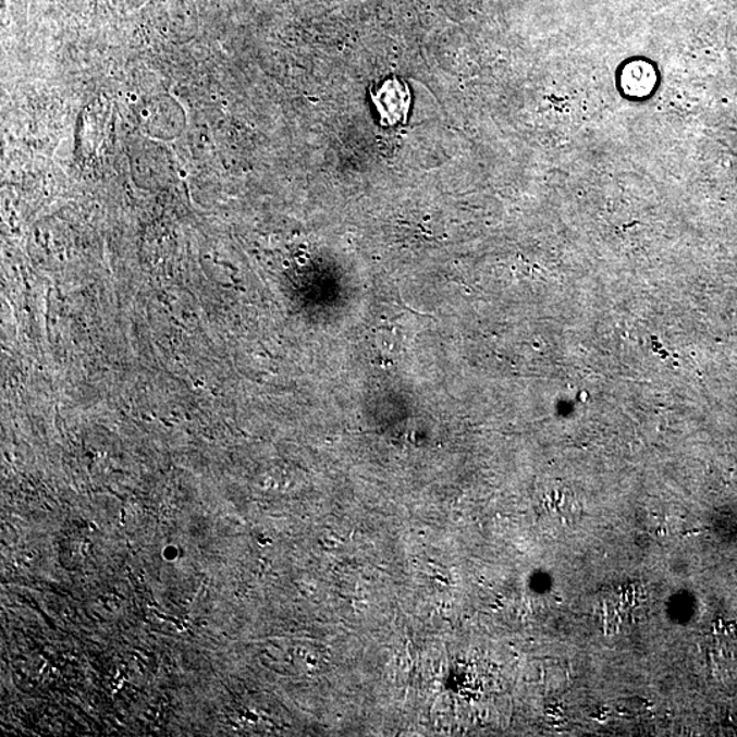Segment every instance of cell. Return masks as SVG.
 <instances>
[{
	"label": "cell",
	"instance_id": "obj_1",
	"mask_svg": "<svg viewBox=\"0 0 737 737\" xmlns=\"http://www.w3.org/2000/svg\"><path fill=\"white\" fill-rule=\"evenodd\" d=\"M372 100L381 116V125L395 126L407 121L412 94L405 79L391 77L372 89Z\"/></svg>",
	"mask_w": 737,
	"mask_h": 737
}]
</instances>
